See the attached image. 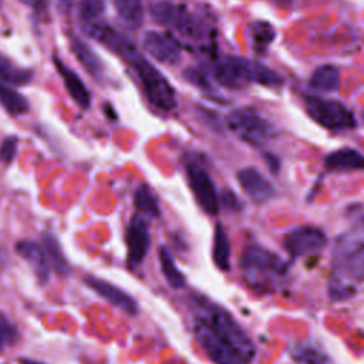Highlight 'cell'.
Returning <instances> with one entry per match:
<instances>
[{
  "instance_id": "cell-1",
  "label": "cell",
  "mask_w": 364,
  "mask_h": 364,
  "mask_svg": "<svg viewBox=\"0 0 364 364\" xmlns=\"http://www.w3.org/2000/svg\"><path fill=\"white\" fill-rule=\"evenodd\" d=\"M192 331L213 364H252L256 346L247 331L222 306L200 294L189 300Z\"/></svg>"
},
{
  "instance_id": "cell-2",
  "label": "cell",
  "mask_w": 364,
  "mask_h": 364,
  "mask_svg": "<svg viewBox=\"0 0 364 364\" xmlns=\"http://www.w3.org/2000/svg\"><path fill=\"white\" fill-rule=\"evenodd\" d=\"M239 267L246 284L260 294H272L284 287L289 263L277 253L260 245H247L240 256Z\"/></svg>"
},
{
  "instance_id": "cell-3",
  "label": "cell",
  "mask_w": 364,
  "mask_h": 364,
  "mask_svg": "<svg viewBox=\"0 0 364 364\" xmlns=\"http://www.w3.org/2000/svg\"><path fill=\"white\" fill-rule=\"evenodd\" d=\"M152 18L178 33L183 40L193 47L206 50L215 43V31L212 26L193 10L183 4L169 1H158L149 7Z\"/></svg>"
},
{
  "instance_id": "cell-4",
  "label": "cell",
  "mask_w": 364,
  "mask_h": 364,
  "mask_svg": "<svg viewBox=\"0 0 364 364\" xmlns=\"http://www.w3.org/2000/svg\"><path fill=\"white\" fill-rule=\"evenodd\" d=\"M206 73L228 88H242L246 84L277 88L284 82L283 77L267 65L236 55H228L222 60H216L208 67Z\"/></svg>"
},
{
  "instance_id": "cell-5",
  "label": "cell",
  "mask_w": 364,
  "mask_h": 364,
  "mask_svg": "<svg viewBox=\"0 0 364 364\" xmlns=\"http://www.w3.org/2000/svg\"><path fill=\"white\" fill-rule=\"evenodd\" d=\"M129 65L138 75L139 84L151 105L165 112L176 108L175 88L169 84L161 71H158L149 61L142 57L141 53L129 63Z\"/></svg>"
},
{
  "instance_id": "cell-6",
  "label": "cell",
  "mask_w": 364,
  "mask_h": 364,
  "mask_svg": "<svg viewBox=\"0 0 364 364\" xmlns=\"http://www.w3.org/2000/svg\"><path fill=\"white\" fill-rule=\"evenodd\" d=\"M363 245L361 226L357 232L353 229L338 236L333 253L334 279L344 282L351 279L360 282L363 279Z\"/></svg>"
},
{
  "instance_id": "cell-7",
  "label": "cell",
  "mask_w": 364,
  "mask_h": 364,
  "mask_svg": "<svg viewBox=\"0 0 364 364\" xmlns=\"http://www.w3.org/2000/svg\"><path fill=\"white\" fill-rule=\"evenodd\" d=\"M226 125L230 132L252 146L264 145L276 134L274 125L252 107L233 109L226 117Z\"/></svg>"
},
{
  "instance_id": "cell-8",
  "label": "cell",
  "mask_w": 364,
  "mask_h": 364,
  "mask_svg": "<svg viewBox=\"0 0 364 364\" xmlns=\"http://www.w3.org/2000/svg\"><path fill=\"white\" fill-rule=\"evenodd\" d=\"M306 111L311 119L330 131H344L357 127L354 112L337 100L309 95L304 100Z\"/></svg>"
},
{
  "instance_id": "cell-9",
  "label": "cell",
  "mask_w": 364,
  "mask_h": 364,
  "mask_svg": "<svg viewBox=\"0 0 364 364\" xmlns=\"http://www.w3.org/2000/svg\"><path fill=\"white\" fill-rule=\"evenodd\" d=\"M82 28L88 37H91L92 40L102 44L105 48H108L114 54H117L127 64H129L139 54L135 44L127 36H124L109 24L91 21V23H84Z\"/></svg>"
},
{
  "instance_id": "cell-10",
  "label": "cell",
  "mask_w": 364,
  "mask_h": 364,
  "mask_svg": "<svg viewBox=\"0 0 364 364\" xmlns=\"http://www.w3.org/2000/svg\"><path fill=\"white\" fill-rule=\"evenodd\" d=\"M327 245L326 233L316 226L303 225L289 230L283 237V247L291 257H304L321 252Z\"/></svg>"
},
{
  "instance_id": "cell-11",
  "label": "cell",
  "mask_w": 364,
  "mask_h": 364,
  "mask_svg": "<svg viewBox=\"0 0 364 364\" xmlns=\"http://www.w3.org/2000/svg\"><path fill=\"white\" fill-rule=\"evenodd\" d=\"M186 176L192 193L195 195L196 202L210 216L218 215L219 212V196L216 185L210 178L209 172L198 164H189L186 166Z\"/></svg>"
},
{
  "instance_id": "cell-12",
  "label": "cell",
  "mask_w": 364,
  "mask_h": 364,
  "mask_svg": "<svg viewBox=\"0 0 364 364\" xmlns=\"http://www.w3.org/2000/svg\"><path fill=\"white\" fill-rule=\"evenodd\" d=\"M127 262L129 267L139 266L149 250L151 245V233L146 219L141 213L132 215V218L128 222L127 233Z\"/></svg>"
},
{
  "instance_id": "cell-13",
  "label": "cell",
  "mask_w": 364,
  "mask_h": 364,
  "mask_svg": "<svg viewBox=\"0 0 364 364\" xmlns=\"http://www.w3.org/2000/svg\"><path fill=\"white\" fill-rule=\"evenodd\" d=\"M84 282L94 293H97L107 303L125 311L127 314H131V316L136 314L138 304H136L135 299L128 291H125L121 287L112 284L111 282L97 277V276L88 274L84 277Z\"/></svg>"
},
{
  "instance_id": "cell-14",
  "label": "cell",
  "mask_w": 364,
  "mask_h": 364,
  "mask_svg": "<svg viewBox=\"0 0 364 364\" xmlns=\"http://www.w3.org/2000/svg\"><path fill=\"white\" fill-rule=\"evenodd\" d=\"M142 44L145 51L162 64H176L181 60V44L171 34L148 31L144 36Z\"/></svg>"
},
{
  "instance_id": "cell-15",
  "label": "cell",
  "mask_w": 364,
  "mask_h": 364,
  "mask_svg": "<svg viewBox=\"0 0 364 364\" xmlns=\"http://www.w3.org/2000/svg\"><path fill=\"white\" fill-rule=\"evenodd\" d=\"M237 182L242 186L243 192L256 203H263L273 198L274 195V186L273 183L263 176L262 172H259L253 166L243 168L237 172Z\"/></svg>"
},
{
  "instance_id": "cell-16",
  "label": "cell",
  "mask_w": 364,
  "mask_h": 364,
  "mask_svg": "<svg viewBox=\"0 0 364 364\" xmlns=\"http://www.w3.org/2000/svg\"><path fill=\"white\" fill-rule=\"evenodd\" d=\"M16 252L30 264L37 280L41 284L47 283L50 277V262L44 247L33 240H18L16 243Z\"/></svg>"
},
{
  "instance_id": "cell-17",
  "label": "cell",
  "mask_w": 364,
  "mask_h": 364,
  "mask_svg": "<svg viewBox=\"0 0 364 364\" xmlns=\"http://www.w3.org/2000/svg\"><path fill=\"white\" fill-rule=\"evenodd\" d=\"M54 64L57 67L58 74L63 78V82L65 85V90L68 91L70 97L74 100V102L80 107V108H88L90 102H91V97L90 92L85 87V84L81 81V78L78 77V74L75 71H73L70 67H67L61 60H58L57 57L54 58Z\"/></svg>"
},
{
  "instance_id": "cell-18",
  "label": "cell",
  "mask_w": 364,
  "mask_h": 364,
  "mask_svg": "<svg viewBox=\"0 0 364 364\" xmlns=\"http://www.w3.org/2000/svg\"><path fill=\"white\" fill-rule=\"evenodd\" d=\"M363 155L353 148H343L330 152L324 158V166L328 171H360L363 169Z\"/></svg>"
},
{
  "instance_id": "cell-19",
  "label": "cell",
  "mask_w": 364,
  "mask_h": 364,
  "mask_svg": "<svg viewBox=\"0 0 364 364\" xmlns=\"http://www.w3.org/2000/svg\"><path fill=\"white\" fill-rule=\"evenodd\" d=\"M71 51L74 53L78 63L84 67V70L90 75H92L95 78L102 77L104 65H102L101 60L98 58V55L95 54V51L88 47V44H85L82 40H80L77 37H71Z\"/></svg>"
},
{
  "instance_id": "cell-20",
  "label": "cell",
  "mask_w": 364,
  "mask_h": 364,
  "mask_svg": "<svg viewBox=\"0 0 364 364\" xmlns=\"http://www.w3.org/2000/svg\"><path fill=\"white\" fill-rule=\"evenodd\" d=\"M212 257L216 267L222 272L230 270V243L225 228L220 223H216L213 232V246Z\"/></svg>"
},
{
  "instance_id": "cell-21",
  "label": "cell",
  "mask_w": 364,
  "mask_h": 364,
  "mask_svg": "<svg viewBox=\"0 0 364 364\" xmlns=\"http://www.w3.org/2000/svg\"><path fill=\"white\" fill-rule=\"evenodd\" d=\"M309 85L311 90L320 92L336 91L340 87V73L333 65H320L313 71Z\"/></svg>"
},
{
  "instance_id": "cell-22",
  "label": "cell",
  "mask_w": 364,
  "mask_h": 364,
  "mask_svg": "<svg viewBox=\"0 0 364 364\" xmlns=\"http://www.w3.org/2000/svg\"><path fill=\"white\" fill-rule=\"evenodd\" d=\"M158 259H159V264H161V272H162L165 280L168 282V284L172 289L185 287V284H186L185 274L176 267L175 259L166 246H161L158 249Z\"/></svg>"
},
{
  "instance_id": "cell-23",
  "label": "cell",
  "mask_w": 364,
  "mask_h": 364,
  "mask_svg": "<svg viewBox=\"0 0 364 364\" xmlns=\"http://www.w3.org/2000/svg\"><path fill=\"white\" fill-rule=\"evenodd\" d=\"M291 358L299 364H331L330 357L317 346L310 343H297L290 348Z\"/></svg>"
},
{
  "instance_id": "cell-24",
  "label": "cell",
  "mask_w": 364,
  "mask_h": 364,
  "mask_svg": "<svg viewBox=\"0 0 364 364\" xmlns=\"http://www.w3.org/2000/svg\"><path fill=\"white\" fill-rule=\"evenodd\" d=\"M114 7L129 27L136 28L144 21V4L141 0H112Z\"/></svg>"
},
{
  "instance_id": "cell-25",
  "label": "cell",
  "mask_w": 364,
  "mask_h": 364,
  "mask_svg": "<svg viewBox=\"0 0 364 364\" xmlns=\"http://www.w3.org/2000/svg\"><path fill=\"white\" fill-rule=\"evenodd\" d=\"M134 206L139 213H144L146 216L151 218H158L159 216V205L156 200L155 193L152 192V189L142 183L135 189L134 193Z\"/></svg>"
},
{
  "instance_id": "cell-26",
  "label": "cell",
  "mask_w": 364,
  "mask_h": 364,
  "mask_svg": "<svg viewBox=\"0 0 364 364\" xmlns=\"http://www.w3.org/2000/svg\"><path fill=\"white\" fill-rule=\"evenodd\" d=\"M0 104L11 115H21L28 109V104L26 98L20 92L13 90L3 80H0Z\"/></svg>"
},
{
  "instance_id": "cell-27",
  "label": "cell",
  "mask_w": 364,
  "mask_h": 364,
  "mask_svg": "<svg viewBox=\"0 0 364 364\" xmlns=\"http://www.w3.org/2000/svg\"><path fill=\"white\" fill-rule=\"evenodd\" d=\"M253 48L257 53H263L274 40L276 30L269 21H253L249 26Z\"/></svg>"
},
{
  "instance_id": "cell-28",
  "label": "cell",
  "mask_w": 364,
  "mask_h": 364,
  "mask_svg": "<svg viewBox=\"0 0 364 364\" xmlns=\"http://www.w3.org/2000/svg\"><path fill=\"white\" fill-rule=\"evenodd\" d=\"M43 242H44V250H46V255L48 257V262L51 263V266L54 267V270L60 276H65L68 273V263H67V260H65V257L61 252V247H60L58 242L50 233L44 235Z\"/></svg>"
},
{
  "instance_id": "cell-29",
  "label": "cell",
  "mask_w": 364,
  "mask_h": 364,
  "mask_svg": "<svg viewBox=\"0 0 364 364\" xmlns=\"http://www.w3.org/2000/svg\"><path fill=\"white\" fill-rule=\"evenodd\" d=\"M0 80L10 84H27L31 80V73L13 64L7 57L0 54Z\"/></svg>"
},
{
  "instance_id": "cell-30",
  "label": "cell",
  "mask_w": 364,
  "mask_h": 364,
  "mask_svg": "<svg viewBox=\"0 0 364 364\" xmlns=\"http://www.w3.org/2000/svg\"><path fill=\"white\" fill-rule=\"evenodd\" d=\"M102 11L104 3L101 0H80L78 3V17L82 23L95 21Z\"/></svg>"
},
{
  "instance_id": "cell-31",
  "label": "cell",
  "mask_w": 364,
  "mask_h": 364,
  "mask_svg": "<svg viewBox=\"0 0 364 364\" xmlns=\"http://www.w3.org/2000/svg\"><path fill=\"white\" fill-rule=\"evenodd\" d=\"M18 337L16 326L3 314L0 313V350H6L16 344Z\"/></svg>"
},
{
  "instance_id": "cell-32",
  "label": "cell",
  "mask_w": 364,
  "mask_h": 364,
  "mask_svg": "<svg viewBox=\"0 0 364 364\" xmlns=\"http://www.w3.org/2000/svg\"><path fill=\"white\" fill-rule=\"evenodd\" d=\"M354 291H355V287H354L353 283L338 280V279H334V277L328 284V297L334 301L346 300V299L351 297L354 294Z\"/></svg>"
},
{
  "instance_id": "cell-33",
  "label": "cell",
  "mask_w": 364,
  "mask_h": 364,
  "mask_svg": "<svg viewBox=\"0 0 364 364\" xmlns=\"http://www.w3.org/2000/svg\"><path fill=\"white\" fill-rule=\"evenodd\" d=\"M17 145L18 139L16 136L4 138V141L0 145V161L3 164H10L14 159L17 154Z\"/></svg>"
},
{
  "instance_id": "cell-34",
  "label": "cell",
  "mask_w": 364,
  "mask_h": 364,
  "mask_svg": "<svg viewBox=\"0 0 364 364\" xmlns=\"http://www.w3.org/2000/svg\"><path fill=\"white\" fill-rule=\"evenodd\" d=\"M270 1H273V3L277 4L279 7H289L293 0H270Z\"/></svg>"
},
{
  "instance_id": "cell-35",
  "label": "cell",
  "mask_w": 364,
  "mask_h": 364,
  "mask_svg": "<svg viewBox=\"0 0 364 364\" xmlns=\"http://www.w3.org/2000/svg\"><path fill=\"white\" fill-rule=\"evenodd\" d=\"M20 363L21 364H44L41 361H36V360H31V358H21Z\"/></svg>"
}]
</instances>
